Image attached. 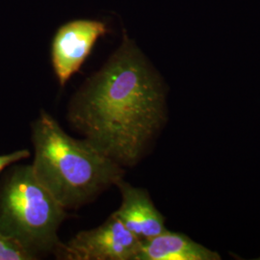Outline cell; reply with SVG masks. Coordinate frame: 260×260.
<instances>
[{
    "label": "cell",
    "instance_id": "obj_1",
    "mask_svg": "<svg viewBox=\"0 0 260 260\" xmlns=\"http://www.w3.org/2000/svg\"><path fill=\"white\" fill-rule=\"evenodd\" d=\"M69 120L86 142L121 167L136 165L164 126L166 87L125 34L121 47L75 94Z\"/></svg>",
    "mask_w": 260,
    "mask_h": 260
},
{
    "label": "cell",
    "instance_id": "obj_2",
    "mask_svg": "<svg viewBox=\"0 0 260 260\" xmlns=\"http://www.w3.org/2000/svg\"><path fill=\"white\" fill-rule=\"evenodd\" d=\"M32 141L33 173L66 210L90 202L123 178L121 165L85 140L72 138L44 110L32 125Z\"/></svg>",
    "mask_w": 260,
    "mask_h": 260
},
{
    "label": "cell",
    "instance_id": "obj_3",
    "mask_svg": "<svg viewBox=\"0 0 260 260\" xmlns=\"http://www.w3.org/2000/svg\"><path fill=\"white\" fill-rule=\"evenodd\" d=\"M66 209L37 179L31 166L15 167L0 187V232L36 257L59 251Z\"/></svg>",
    "mask_w": 260,
    "mask_h": 260
},
{
    "label": "cell",
    "instance_id": "obj_4",
    "mask_svg": "<svg viewBox=\"0 0 260 260\" xmlns=\"http://www.w3.org/2000/svg\"><path fill=\"white\" fill-rule=\"evenodd\" d=\"M141 241L114 215L90 231L62 244L59 254L68 260H134Z\"/></svg>",
    "mask_w": 260,
    "mask_h": 260
},
{
    "label": "cell",
    "instance_id": "obj_5",
    "mask_svg": "<svg viewBox=\"0 0 260 260\" xmlns=\"http://www.w3.org/2000/svg\"><path fill=\"white\" fill-rule=\"evenodd\" d=\"M106 32L105 23L91 19L74 20L57 30L51 46V60L62 87L79 71L98 39Z\"/></svg>",
    "mask_w": 260,
    "mask_h": 260
},
{
    "label": "cell",
    "instance_id": "obj_6",
    "mask_svg": "<svg viewBox=\"0 0 260 260\" xmlns=\"http://www.w3.org/2000/svg\"><path fill=\"white\" fill-rule=\"evenodd\" d=\"M121 194V205L114 215L140 240H147L167 231L165 217L158 211L149 193L120 179L116 185Z\"/></svg>",
    "mask_w": 260,
    "mask_h": 260
},
{
    "label": "cell",
    "instance_id": "obj_7",
    "mask_svg": "<svg viewBox=\"0 0 260 260\" xmlns=\"http://www.w3.org/2000/svg\"><path fill=\"white\" fill-rule=\"evenodd\" d=\"M218 252L190 239L185 234L165 231L142 240L134 260H219Z\"/></svg>",
    "mask_w": 260,
    "mask_h": 260
},
{
    "label": "cell",
    "instance_id": "obj_8",
    "mask_svg": "<svg viewBox=\"0 0 260 260\" xmlns=\"http://www.w3.org/2000/svg\"><path fill=\"white\" fill-rule=\"evenodd\" d=\"M36 257L18 242L0 232V260H32Z\"/></svg>",
    "mask_w": 260,
    "mask_h": 260
},
{
    "label": "cell",
    "instance_id": "obj_9",
    "mask_svg": "<svg viewBox=\"0 0 260 260\" xmlns=\"http://www.w3.org/2000/svg\"><path fill=\"white\" fill-rule=\"evenodd\" d=\"M30 156V151L27 149H21L15 152H12L9 154H4L0 155V173L10 165L17 163L20 160H23L25 158Z\"/></svg>",
    "mask_w": 260,
    "mask_h": 260
}]
</instances>
